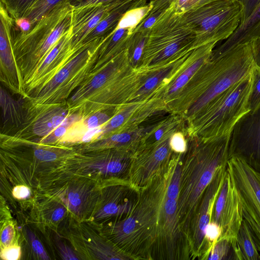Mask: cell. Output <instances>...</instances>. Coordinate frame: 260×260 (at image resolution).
<instances>
[{
	"label": "cell",
	"mask_w": 260,
	"mask_h": 260,
	"mask_svg": "<svg viewBox=\"0 0 260 260\" xmlns=\"http://www.w3.org/2000/svg\"><path fill=\"white\" fill-rule=\"evenodd\" d=\"M254 60L250 43L239 45L204 64L183 90L166 105V111L186 122L235 83L250 74Z\"/></svg>",
	"instance_id": "6da1fadb"
},
{
	"label": "cell",
	"mask_w": 260,
	"mask_h": 260,
	"mask_svg": "<svg viewBox=\"0 0 260 260\" xmlns=\"http://www.w3.org/2000/svg\"><path fill=\"white\" fill-rule=\"evenodd\" d=\"M145 73L131 66L125 49L88 75L67 100L70 111L81 118L101 111H118L130 102Z\"/></svg>",
	"instance_id": "7a4b0ae2"
},
{
	"label": "cell",
	"mask_w": 260,
	"mask_h": 260,
	"mask_svg": "<svg viewBox=\"0 0 260 260\" xmlns=\"http://www.w3.org/2000/svg\"><path fill=\"white\" fill-rule=\"evenodd\" d=\"M232 133L207 139L186 136L191 155L189 167L185 173L182 172L177 201L179 218L193 210L217 172L227 165Z\"/></svg>",
	"instance_id": "3957f363"
},
{
	"label": "cell",
	"mask_w": 260,
	"mask_h": 260,
	"mask_svg": "<svg viewBox=\"0 0 260 260\" xmlns=\"http://www.w3.org/2000/svg\"><path fill=\"white\" fill-rule=\"evenodd\" d=\"M73 7L63 0L28 31L13 39L14 52L25 84L60 38L71 28Z\"/></svg>",
	"instance_id": "277c9868"
},
{
	"label": "cell",
	"mask_w": 260,
	"mask_h": 260,
	"mask_svg": "<svg viewBox=\"0 0 260 260\" xmlns=\"http://www.w3.org/2000/svg\"><path fill=\"white\" fill-rule=\"evenodd\" d=\"M251 85V73L187 121L186 136L207 139L232 133L239 120L249 112L248 103Z\"/></svg>",
	"instance_id": "5b68a950"
},
{
	"label": "cell",
	"mask_w": 260,
	"mask_h": 260,
	"mask_svg": "<svg viewBox=\"0 0 260 260\" xmlns=\"http://www.w3.org/2000/svg\"><path fill=\"white\" fill-rule=\"evenodd\" d=\"M195 40L173 3L151 28L139 69L150 71L185 55L193 49Z\"/></svg>",
	"instance_id": "8992f818"
},
{
	"label": "cell",
	"mask_w": 260,
	"mask_h": 260,
	"mask_svg": "<svg viewBox=\"0 0 260 260\" xmlns=\"http://www.w3.org/2000/svg\"><path fill=\"white\" fill-rule=\"evenodd\" d=\"M180 14L196 35L193 49L229 38L240 24L243 7L238 0H216Z\"/></svg>",
	"instance_id": "52a82bcc"
},
{
	"label": "cell",
	"mask_w": 260,
	"mask_h": 260,
	"mask_svg": "<svg viewBox=\"0 0 260 260\" xmlns=\"http://www.w3.org/2000/svg\"><path fill=\"white\" fill-rule=\"evenodd\" d=\"M105 38H97L83 45L49 82L26 98L40 104L67 101L91 72Z\"/></svg>",
	"instance_id": "ba28073f"
},
{
	"label": "cell",
	"mask_w": 260,
	"mask_h": 260,
	"mask_svg": "<svg viewBox=\"0 0 260 260\" xmlns=\"http://www.w3.org/2000/svg\"><path fill=\"white\" fill-rule=\"evenodd\" d=\"M23 99L25 110L24 121L21 128L13 135L26 139L38 140L63 124L72 114L67 101L51 104L35 103L28 98Z\"/></svg>",
	"instance_id": "9c48e42d"
},
{
	"label": "cell",
	"mask_w": 260,
	"mask_h": 260,
	"mask_svg": "<svg viewBox=\"0 0 260 260\" xmlns=\"http://www.w3.org/2000/svg\"><path fill=\"white\" fill-rule=\"evenodd\" d=\"M244 219L243 205L233 178L227 170L223 183L215 201L211 220L222 229L219 239H226L232 244L233 253L237 247V234Z\"/></svg>",
	"instance_id": "30bf717a"
},
{
	"label": "cell",
	"mask_w": 260,
	"mask_h": 260,
	"mask_svg": "<svg viewBox=\"0 0 260 260\" xmlns=\"http://www.w3.org/2000/svg\"><path fill=\"white\" fill-rule=\"evenodd\" d=\"M162 111L167 112L166 104L155 94L143 101L127 103L99 128L96 141L116 133L135 129Z\"/></svg>",
	"instance_id": "8fae6325"
},
{
	"label": "cell",
	"mask_w": 260,
	"mask_h": 260,
	"mask_svg": "<svg viewBox=\"0 0 260 260\" xmlns=\"http://www.w3.org/2000/svg\"><path fill=\"white\" fill-rule=\"evenodd\" d=\"M233 157L260 172V108L246 114L235 125L229 148V159Z\"/></svg>",
	"instance_id": "7c38bea8"
},
{
	"label": "cell",
	"mask_w": 260,
	"mask_h": 260,
	"mask_svg": "<svg viewBox=\"0 0 260 260\" xmlns=\"http://www.w3.org/2000/svg\"><path fill=\"white\" fill-rule=\"evenodd\" d=\"M14 21L6 12L0 14V80L14 94L26 98L25 83L13 47L12 30Z\"/></svg>",
	"instance_id": "4fadbf2b"
},
{
	"label": "cell",
	"mask_w": 260,
	"mask_h": 260,
	"mask_svg": "<svg viewBox=\"0 0 260 260\" xmlns=\"http://www.w3.org/2000/svg\"><path fill=\"white\" fill-rule=\"evenodd\" d=\"M71 28L58 40L29 80L25 84L27 96L36 92L49 82L80 49L72 48Z\"/></svg>",
	"instance_id": "5bb4252c"
},
{
	"label": "cell",
	"mask_w": 260,
	"mask_h": 260,
	"mask_svg": "<svg viewBox=\"0 0 260 260\" xmlns=\"http://www.w3.org/2000/svg\"><path fill=\"white\" fill-rule=\"evenodd\" d=\"M241 198L243 206L260 222V172L238 157L229 159L226 166Z\"/></svg>",
	"instance_id": "9a60e30c"
},
{
	"label": "cell",
	"mask_w": 260,
	"mask_h": 260,
	"mask_svg": "<svg viewBox=\"0 0 260 260\" xmlns=\"http://www.w3.org/2000/svg\"><path fill=\"white\" fill-rule=\"evenodd\" d=\"M216 43H211L193 49L172 80L159 88L155 94L166 105L176 98L190 79L212 57Z\"/></svg>",
	"instance_id": "2e32d148"
},
{
	"label": "cell",
	"mask_w": 260,
	"mask_h": 260,
	"mask_svg": "<svg viewBox=\"0 0 260 260\" xmlns=\"http://www.w3.org/2000/svg\"><path fill=\"white\" fill-rule=\"evenodd\" d=\"M117 6L99 4L73 8L71 36L72 48L77 49L81 47L86 36Z\"/></svg>",
	"instance_id": "e0dca14e"
},
{
	"label": "cell",
	"mask_w": 260,
	"mask_h": 260,
	"mask_svg": "<svg viewBox=\"0 0 260 260\" xmlns=\"http://www.w3.org/2000/svg\"><path fill=\"white\" fill-rule=\"evenodd\" d=\"M192 50L185 55L165 64L146 71L139 88L129 102L148 99L152 96L159 88L169 84L181 69Z\"/></svg>",
	"instance_id": "ac0fdd59"
},
{
	"label": "cell",
	"mask_w": 260,
	"mask_h": 260,
	"mask_svg": "<svg viewBox=\"0 0 260 260\" xmlns=\"http://www.w3.org/2000/svg\"><path fill=\"white\" fill-rule=\"evenodd\" d=\"M226 166L218 170L201 198L195 226L197 248H202L204 244L205 229L211 220L214 205L223 183Z\"/></svg>",
	"instance_id": "d6986e66"
},
{
	"label": "cell",
	"mask_w": 260,
	"mask_h": 260,
	"mask_svg": "<svg viewBox=\"0 0 260 260\" xmlns=\"http://www.w3.org/2000/svg\"><path fill=\"white\" fill-rule=\"evenodd\" d=\"M260 36V3L249 16L240 23L234 32L216 49L211 59H218L239 45L250 43Z\"/></svg>",
	"instance_id": "ffe728a7"
},
{
	"label": "cell",
	"mask_w": 260,
	"mask_h": 260,
	"mask_svg": "<svg viewBox=\"0 0 260 260\" xmlns=\"http://www.w3.org/2000/svg\"><path fill=\"white\" fill-rule=\"evenodd\" d=\"M186 133V123L180 115H170L157 120L156 123L146 125L145 131L138 146H146L166 141L177 132Z\"/></svg>",
	"instance_id": "44dd1931"
},
{
	"label": "cell",
	"mask_w": 260,
	"mask_h": 260,
	"mask_svg": "<svg viewBox=\"0 0 260 260\" xmlns=\"http://www.w3.org/2000/svg\"><path fill=\"white\" fill-rule=\"evenodd\" d=\"M145 125L129 131L116 133L103 139L77 145L81 152L123 148L136 150L145 131Z\"/></svg>",
	"instance_id": "7402d4cb"
},
{
	"label": "cell",
	"mask_w": 260,
	"mask_h": 260,
	"mask_svg": "<svg viewBox=\"0 0 260 260\" xmlns=\"http://www.w3.org/2000/svg\"><path fill=\"white\" fill-rule=\"evenodd\" d=\"M117 112L114 110L101 111L77 120L69 126L58 145L71 147L81 144L88 132L104 125Z\"/></svg>",
	"instance_id": "603a6c76"
},
{
	"label": "cell",
	"mask_w": 260,
	"mask_h": 260,
	"mask_svg": "<svg viewBox=\"0 0 260 260\" xmlns=\"http://www.w3.org/2000/svg\"><path fill=\"white\" fill-rule=\"evenodd\" d=\"M135 30L117 25L115 29L104 40L98 51V58L92 72L98 70L124 51Z\"/></svg>",
	"instance_id": "cb8c5ba5"
},
{
	"label": "cell",
	"mask_w": 260,
	"mask_h": 260,
	"mask_svg": "<svg viewBox=\"0 0 260 260\" xmlns=\"http://www.w3.org/2000/svg\"><path fill=\"white\" fill-rule=\"evenodd\" d=\"M147 0H125L112 9L83 40L82 45L97 38H106L117 27L124 14L129 10L147 4Z\"/></svg>",
	"instance_id": "d4e9b609"
},
{
	"label": "cell",
	"mask_w": 260,
	"mask_h": 260,
	"mask_svg": "<svg viewBox=\"0 0 260 260\" xmlns=\"http://www.w3.org/2000/svg\"><path fill=\"white\" fill-rule=\"evenodd\" d=\"M170 140L146 146L138 147L137 154L143 163L140 170L142 180L146 179L170 154Z\"/></svg>",
	"instance_id": "484cf974"
},
{
	"label": "cell",
	"mask_w": 260,
	"mask_h": 260,
	"mask_svg": "<svg viewBox=\"0 0 260 260\" xmlns=\"http://www.w3.org/2000/svg\"><path fill=\"white\" fill-rule=\"evenodd\" d=\"M1 106L3 118L1 133L13 135L21 128L24 121L25 110L23 103L15 100L1 87Z\"/></svg>",
	"instance_id": "4316f807"
},
{
	"label": "cell",
	"mask_w": 260,
	"mask_h": 260,
	"mask_svg": "<svg viewBox=\"0 0 260 260\" xmlns=\"http://www.w3.org/2000/svg\"><path fill=\"white\" fill-rule=\"evenodd\" d=\"M233 254L236 260H260V254L244 218L237 234V247Z\"/></svg>",
	"instance_id": "83f0119b"
},
{
	"label": "cell",
	"mask_w": 260,
	"mask_h": 260,
	"mask_svg": "<svg viewBox=\"0 0 260 260\" xmlns=\"http://www.w3.org/2000/svg\"><path fill=\"white\" fill-rule=\"evenodd\" d=\"M150 30L134 31L128 40L126 52L129 64L134 69L140 67Z\"/></svg>",
	"instance_id": "f1b7e54d"
},
{
	"label": "cell",
	"mask_w": 260,
	"mask_h": 260,
	"mask_svg": "<svg viewBox=\"0 0 260 260\" xmlns=\"http://www.w3.org/2000/svg\"><path fill=\"white\" fill-rule=\"evenodd\" d=\"M63 0H37L23 18L29 20L31 28L45 15Z\"/></svg>",
	"instance_id": "f546056e"
},
{
	"label": "cell",
	"mask_w": 260,
	"mask_h": 260,
	"mask_svg": "<svg viewBox=\"0 0 260 260\" xmlns=\"http://www.w3.org/2000/svg\"><path fill=\"white\" fill-rule=\"evenodd\" d=\"M37 0H1L5 8L14 20L22 18Z\"/></svg>",
	"instance_id": "4dcf8cb0"
},
{
	"label": "cell",
	"mask_w": 260,
	"mask_h": 260,
	"mask_svg": "<svg viewBox=\"0 0 260 260\" xmlns=\"http://www.w3.org/2000/svg\"><path fill=\"white\" fill-rule=\"evenodd\" d=\"M251 75L252 85L248 104L249 112L254 113L260 108V67L255 63Z\"/></svg>",
	"instance_id": "1f68e13d"
},
{
	"label": "cell",
	"mask_w": 260,
	"mask_h": 260,
	"mask_svg": "<svg viewBox=\"0 0 260 260\" xmlns=\"http://www.w3.org/2000/svg\"><path fill=\"white\" fill-rule=\"evenodd\" d=\"M208 259H234L231 243L226 239H219L210 250Z\"/></svg>",
	"instance_id": "d6a6232c"
},
{
	"label": "cell",
	"mask_w": 260,
	"mask_h": 260,
	"mask_svg": "<svg viewBox=\"0 0 260 260\" xmlns=\"http://www.w3.org/2000/svg\"><path fill=\"white\" fill-rule=\"evenodd\" d=\"M177 200L165 198L163 204V214L166 227L172 231L176 228L178 216Z\"/></svg>",
	"instance_id": "836d02e7"
},
{
	"label": "cell",
	"mask_w": 260,
	"mask_h": 260,
	"mask_svg": "<svg viewBox=\"0 0 260 260\" xmlns=\"http://www.w3.org/2000/svg\"><path fill=\"white\" fill-rule=\"evenodd\" d=\"M222 234V229L215 222L211 221L205 229L204 239V253L207 259L209 252L215 244L218 241Z\"/></svg>",
	"instance_id": "e575fe53"
},
{
	"label": "cell",
	"mask_w": 260,
	"mask_h": 260,
	"mask_svg": "<svg viewBox=\"0 0 260 260\" xmlns=\"http://www.w3.org/2000/svg\"><path fill=\"white\" fill-rule=\"evenodd\" d=\"M243 217L247 221L256 248L260 252V222L254 214L243 206Z\"/></svg>",
	"instance_id": "d590c367"
},
{
	"label": "cell",
	"mask_w": 260,
	"mask_h": 260,
	"mask_svg": "<svg viewBox=\"0 0 260 260\" xmlns=\"http://www.w3.org/2000/svg\"><path fill=\"white\" fill-rule=\"evenodd\" d=\"M182 175V166L180 164L178 163L174 169L167 188L166 196L168 198L178 200L180 192Z\"/></svg>",
	"instance_id": "8d00e7d4"
},
{
	"label": "cell",
	"mask_w": 260,
	"mask_h": 260,
	"mask_svg": "<svg viewBox=\"0 0 260 260\" xmlns=\"http://www.w3.org/2000/svg\"><path fill=\"white\" fill-rule=\"evenodd\" d=\"M84 199V193L77 188L69 189L63 197L65 203L73 211H77L80 209Z\"/></svg>",
	"instance_id": "74e56055"
},
{
	"label": "cell",
	"mask_w": 260,
	"mask_h": 260,
	"mask_svg": "<svg viewBox=\"0 0 260 260\" xmlns=\"http://www.w3.org/2000/svg\"><path fill=\"white\" fill-rule=\"evenodd\" d=\"M131 208V205L128 203L123 205H118L114 202H109L105 205L99 210L98 217L105 218L110 216L127 212Z\"/></svg>",
	"instance_id": "f35d334b"
},
{
	"label": "cell",
	"mask_w": 260,
	"mask_h": 260,
	"mask_svg": "<svg viewBox=\"0 0 260 260\" xmlns=\"http://www.w3.org/2000/svg\"><path fill=\"white\" fill-rule=\"evenodd\" d=\"M167 10L154 11H151L138 24L134 31H142L150 30L156 21Z\"/></svg>",
	"instance_id": "ab89813d"
},
{
	"label": "cell",
	"mask_w": 260,
	"mask_h": 260,
	"mask_svg": "<svg viewBox=\"0 0 260 260\" xmlns=\"http://www.w3.org/2000/svg\"><path fill=\"white\" fill-rule=\"evenodd\" d=\"M186 133L177 132L174 134L170 140V145L172 150L177 153H183L187 149V141L185 136Z\"/></svg>",
	"instance_id": "60d3db41"
},
{
	"label": "cell",
	"mask_w": 260,
	"mask_h": 260,
	"mask_svg": "<svg viewBox=\"0 0 260 260\" xmlns=\"http://www.w3.org/2000/svg\"><path fill=\"white\" fill-rule=\"evenodd\" d=\"M125 0H69L73 8H77L90 4H103L104 5H118Z\"/></svg>",
	"instance_id": "b9f144b4"
},
{
	"label": "cell",
	"mask_w": 260,
	"mask_h": 260,
	"mask_svg": "<svg viewBox=\"0 0 260 260\" xmlns=\"http://www.w3.org/2000/svg\"><path fill=\"white\" fill-rule=\"evenodd\" d=\"M20 255V247L15 245L4 247L1 253V257L6 260L18 259Z\"/></svg>",
	"instance_id": "7bdbcfd3"
},
{
	"label": "cell",
	"mask_w": 260,
	"mask_h": 260,
	"mask_svg": "<svg viewBox=\"0 0 260 260\" xmlns=\"http://www.w3.org/2000/svg\"><path fill=\"white\" fill-rule=\"evenodd\" d=\"M15 231L12 224L6 226L1 232V244L4 247L10 245L14 237Z\"/></svg>",
	"instance_id": "ee69618b"
},
{
	"label": "cell",
	"mask_w": 260,
	"mask_h": 260,
	"mask_svg": "<svg viewBox=\"0 0 260 260\" xmlns=\"http://www.w3.org/2000/svg\"><path fill=\"white\" fill-rule=\"evenodd\" d=\"M243 7V14L241 22L245 21L260 3V0H238Z\"/></svg>",
	"instance_id": "f6af8a7d"
},
{
	"label": "cell",
	"mask_w": 260,
	"mask_h": 260,
	"mask_svg": "<svg viewBox=\"0 0 260 260\" xmlns=\"http://www.w3.org/2000/svg\"><path fill=\"white\" fill-rule=\"evenodd\" d=\"M29 239L30 240L32 248L34 252L42 259H48L43 246L40 242L32 234L30 233L29 235Z\"/></svg>",
	"instance_id": "bcb514c9"
},
{
	"label": "cell",
	"mask_w": 260,
	"mask_h": 260,
	"mask_svg": "<svg viewBox=\"0 0 260 260\" xmlns=\"http://www.w3.org/2000/svg\"><path fill=\"white\" fill-rule=\"evenodd\" d=\"M250 43L254 62L260 67V36L253 39Z\"/></svg>",
	"instance_id": "7dc6e473"
},
{
	"label": "cell",
	"mask_w": 260,
	"mask_h": 260,
	"mask_svg": "<svg viewBox=\"0 0 260 260\" xmlns=\"http://www.w3.org/2000/svg\"><path fill=\"white\" fill-rule=\"evenodd\" d=\"M13 196L17 199H24L30 195V189L23 185H17L12 191Z\"/></svg>",
	"instance_id": "c3c4849f"
},
{
	"label": "cell",
	"mask_w": 260,
	"mask_h": 260,
	"mask_svg": "<svg viewBox=\"0 0 260 260\" xmlns=\"http://www.w3.org/2000/svg\"><path fill=\"white\" fill-rule=\"evenodd\" d=\"M214 1L216 0H188L178 12L182 13L190 9L200 7Z\"/></svg>",
	"instance_id": "681fc988"
},
{
	"label": "cell",
	"mask_w": 260,
	"mask_h": 260,
	"mask_svg": "<svg viewBox=\"0 0 260 260\" xmlns=\"http://www.w3.org/2000/svg\"><path fill=\"white\" fill-rule=\"evenodd\" d=\"M176 0H152L149 3L152 5L151 11L167 10Z\"/></svg>",
	"instance_id": "f907efd6"
},
{
	"label": "cell",
	"mask_w": 260,
	"mask_h": 260,
	"mask_svg": "<svg viewBox=\"0 0 260 260\" xmlns=\"http://www.w3.org/2000/svg\"><path fill=\"white\" fill-rule=\"evenodd\" d=\"M59 251L63 259H76L78 258L73 253L71 250L61 242L58 243V245Z\"/></svg>",
	"instance_id": "816d5d0a"
},
{
	"label": "cell",
	"mask_w": 260,
	"mask_h": 260,
	"mask_svg": "<svg viewBox=\"0 0 260 260\" xmlns=\"http://www.w3.org/2000/svg\"><path fill=\"white\" fill-rule=\"evenodd\" d=\"M66 213V209L63 206L56 207L53 210L50 215V218L52 221H57L60 220Z\"/></svg>",
	"instance_id": "f5cc1de1"
},
{
	"label": "cell",
	"mask_w": 260,
	"mask_h": 260,
	"mask_svg": "<svg viewBox=\"0 0 260 260\" xmlns=\"http://www.w3.org/2000/svg\"><path fill=\"white\" fill-rule=\"evenodd\" d=\"M14 22L20 29V31L22 32H27L31 28V25L30 22L26 18H22L14 20Z\"/></svg>",
	"instance_id": "db71d44e"
},
{
	"label": "cell",
	"mask_w": 260,
	"mask_h": 260,
	"mask_svg": "<svg viewBox=\"0 0 260 260\" xmlns=\"http://www.w3.org/2000/svg\"><path fill=\"white\" fill-rule=\"evenodd\" d=\"M148 1V0H147ZM150 1H152V0H149Z\"/></svg>",
	"instance_id": "11a10c76"
}]
</instances>
